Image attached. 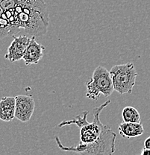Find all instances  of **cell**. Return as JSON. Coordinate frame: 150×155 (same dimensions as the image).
Returning a JSON list of instances; mask_svg holds the SVG:
<instances>
[{
  "mask_svg": "<svg viewBox=\"0 0 150 155\" xmlns=\"http://www.w3.org/2000/svg\"><path fill=\"white\" fill-rule=\"evenodd\" d=\"M45 47L35 40V37L31 38V41L25 51L22 60L25 65L38 64L44 55Z\"/></svg>",
  "mask_w": 150,
  "mask_h": 155,
  "instance_id": "52a82bcc",
  "label": "cell"
},
{
  "mask_svg": "<svg viewBox=\"0 0 150 155\" xmlns=\"http://www.w3.org/2000/svg\"><path fill=\"white\" fill-rule=\"evenodd\" d=\"M109 72L115 91L120 95L132 93L138 75L133 63L115 65Z\"/></svg>",
  "mask_w": 150,
  "mask_h": 155,
  "instance_id": "3957f363",
  "label": "cell"
},
{
  "mask_svg": "<svg viewBox=\"0 0 150 155\" xmlns=\"http://www.w3.org/2000/svg\"><path fill=\"white\" fill-rule=\"evenodd\" d=\"M118 130L121 137L123 138L130 139L132 137H140L144 133V127L141 122H122L118 126Z\"/></svg>",
  "mask_w": 150,
  "mask_h": 155,
  "instance_id": "9c48e42d",
  "label": "cell"
},
{
  "mask_svg": "<svg viewBox=\"0 0 150 155\" xmlns=\"http://www.w3.org/2000/svg\"><path fill=\"white\" fill-rule=\"evenodd\" d=\"M144 148L150 149V137H147L144 141Z\"/></svg>",
  "mask_w": 150,
  "mask_h": 155,
  "instance_id": "8fae6325",
  "label": "cell"
},
{
  "mask_svg": "<svg viewBox=\"0 0 150 155\" xmlns=\"http://www.w3.org/2000/svg\"><path fill=\"white\" fill-rule=\"evenodd\" d=\"M122 120L125 122H133L140 123V114L138 110L132 106H127L124 107L122 112Z\"/></svg>",
  "mask_w": 150,
  "mask_h": 155,
  "instance_id": "30bf717a",
  "label": "cell"
},
{
  "mask_svg": "<svg viewBox=\"0 0 150 155\" xmlns=\"http://www.w3.org/2000/svg\"><path fill=\"white\" fill-rule=\"evenodd\" d=\"M14 40L8 48L5 58L13 63L22 59L25 51L31 41V38L25 35L14 36Z\"/></svg>",
  "mask_w": 150,
  "mask_h": 155,
  "instance_id": "8992f818",
  "label": "cell"
},
{
  "mask_svg": "<svg viewBox=\"0 0 150 155\" xmlns=\"http://www.w3.org/2000/svg\"><path fill=\"white\" fill-rule=\"evenodd\" d=\"M15 118L22 122L30 120L34 114L35 101L33 97L25 95H19L15 97Z\"/></svg>",
  "mask_w": 150,
  "mask_h": 155,
  "instance_id": "5b68a950",
  "label": "cell"
},
{
  "mask_svg": "<svg viewBox=\"0 0 150 155\" xmlns=\"http://www.w3.org/2000/svg\"><path fill=\"white\" fill-rule=\"evenodd\" d=\"M2 13H3V9L2 8V6L0 5V19H1L2 15Z\"/></svg>",
  "mask_w": 150,
  "mask_h": 155,
  "instance_id": "4fadbf2b",
  "label": "cell"
},
{
  "mask_svg": "<svg viewBox=\"0 0 150 155\" xmlns=\"http://www.w3.org/2000/svg\"><path fill=\"white\" fill-rule=\"evenodd\" d=\"M15 97L5 96L0 100V119L4 122H11L15 118Z\"/></svg>",
  "mask_w": 150,
  "mask_h": 155,
  "instance_id": "ba28073f",
  "label": "cell"
},
{
  "mask_svg": "<svg viewBox=\"0 0 150 155\" xmlns=\"http://www.w3.org/2000/svg\"><path fill=\"white\" fill-rule=\"evenodd\" d=\"M117 134L109 126L106 125L98 140L91 144L78 143L76 146H65L58 136L55 137L58 147L64 151L75 152L80 155H112L115 152Z\"/></svg>",
  "mask_w": 150,
  "mask_h": 155,
  "instance_id": "7a4b0ae2",
  "label": "cell"
},
{
  "mask_svg": "<svg viewBox=\"0 0 150 155\" xmlns=\"http://www.w3.org/2000/svg\"><path fill=\"white\" fill-rule=\"evenodd\" d=\"M140 155H150V149H147L146 148H143L142 149Z\"/></svg>",
  "mask_w": 150,
  "mask_h": 155,
  "instance_id": "7c38bea8",
  "label": "cell"
},
{
  "mask_svg": "<svg viewBox=\"0 0 150 155\" xmlns=\"http://www.w3.org/2000/svg\"><path fill=\"white\" fill-rule=\"evenodd\" d=\"M111 100L106 101L99 107L93 110V120L92 122L88 121V111H84L82 116L78 115L70 120H64L58 124V127L64 126L75 125L80 129V142L83 144H91L98 140L104 130L105 125H103L99 119V115L105 107L110 104Z\"/></svg>",
  "mask_w": 150,
  "mask_h": 155,
  "instance_id": "6da1fadb",
  "label": "cell"
},
{
  "mask_svg": "<svg viewBox=\"0 0 150 155\" xmlns=\"http://www.w3.org/2000/svg\"><path fill=\"white\" fill-rule=\"evenodd\" d=\"M86 97L89 99L96 101L101 94L105 97L110 96L114 90L110 72L106 68L98 66L86 83Z\"/></svg>",
  "mask_w": 150,
  "mask_h": 155,
  "instance_id": "277c9868",
  "label": "cell"
}]
</instances>
